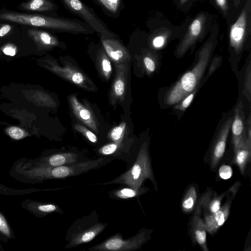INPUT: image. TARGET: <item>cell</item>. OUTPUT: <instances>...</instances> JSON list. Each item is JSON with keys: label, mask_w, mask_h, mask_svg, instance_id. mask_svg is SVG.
<instances>
[{"label": "cell", "mask_w": 251, "mask_h": 251, "mask_svg": "<svg viewBox=\"0 0 251 251\" xmlns=\"http://www.w3.org/2000/svg\"><path fill=\"white\" fill-rule=\"evenodd\" d=\"M217 31L211 32L209 38L199 51L197 62L169 89L164 101L168 105L176 104L196 89L208 67L217 41Z\"/></svg>", "instance_id": "6da1fadb"}, {"label": "cell", "mask_w": 251, "mask_h": 251, "mask_svg": "<svg viewBox=\"0 0 251 251\" xmlns=\"http://www.w3.org/2000/svg\"><path fill=\"white\" fill-rule=\"evenodd\" d=\"M146 179H149L156 186L148 145L145 142L140 147L136 158L129 168L114 179L100 184H119L138 190Z\"/></svg>", "instance_id": "7a4b0ae2"}, {"label": "cell", "mask_w": 251, "mask_h": 251, "mask_svg": "<svg viewBox=\"0 0 251 251\" xmlns=\"http://www.w3.org/2000/svg\"><path fill=\"white\" fill-rule=\"evenodd\" d=\"M99 219L97 211L93 210L89 215L75 220L67 230L65 249L75 248L94 240L108 226Z\"/></svg>", "instance_id": "3957f363"}, {"label": "cell", "mask_w": 251, "mask_h": 251, "mask_svg": "<svg viewBox=\"0 0 251 251\" xmlns=\"http://www.w3.org/2000/svg\"><path fill=\"white\" fill-rule=\"evenodd\" d=\"M152 230L143 228L134 235L124 239L118 232L103 241L90 247L89 251H133L139 250L150 239Z\"/></svg>", "instance_id": "277c9868"}, {"label": "cell", "mask_w": 251, "mask_h": 251, "mask_svg": "<svg viewBox=\"0 0 251 251\" xmlns=\"http://www.w3.org/2000/svg\"><path fill=\"white\" fill-rule=\"evenodd\" d=\"M65 7L72 13L80 17L100 36L115 37V34L110 30L103 22L92 9L80 0H61Z\"/></svg>", "instance_id": "5b68a950"}, {"label": "cell", "mask_w": 251, "mask_h": 251, "mask_svg": "<svg viewBox=\"0 0 251 251\" xmlns=\"http://www.w3.org/2000/svg\"><path fill=\"white\" fill-rule=\"evenodd\" d=\"M251 0H247L235 22L229 32L230 47L236 53H240L251 31Z\"/></svg>", "instance_id": "8992f818"}, {"label": "cell", "mask_w": 251, "mask_h": 251, "mask_svg": "<svg viewBox=\"0 0 251 251\" xmlns=\"http://www.w3.org/2000/svg\"><path fill=\"white\" fill-rule=\"evenodd\" d=\"M206 22L207 17L203 13H200L194 19L176 49L175 55L177 57L183 56L203 35Z\"/></svg>", "instance_id": "52a82bcc"}, {"label": "cell", "mask_w": 251, "mask_h": 251, "mask_svg": "<svg viewBox=\"0 0 251 251\" xmlns=\"http://www.w3.org/2000/svg\"><path fill=\"white\" fill-rule=\"evenodd\" d=\"M246 123L243 103L240 101L234 109L230 128L234 151L243 145L247 139Z\"/></svg>", "instance_id": "ba28073f"}, {"label": "cell", "mask_w": 251, "mask_h": 251, "mask_svg": "<svg viewBox=\"0 0 251 251\" xmlns=\"http://www.w3.org/2000/svg\"><path fill=\"white\" fill-rule=\"evenodd\" d=\"M232 121V117L227 119L221 126L217 134L211 151V167L212 169L217 167L224 154Z\"/></svg>", "instance_id": "9c48e42d"}, {"label": "cell", "mask_w": 251, "mask_h": 251, "mask_svg": "<svg viewBox=\"0 0 251 251\" xmlns=\"http://www.w3.org/2000/svg\"><path fill=\"white\" fill-rule=\"evenodd\" d=\"M100 39L105 53L113 61L118 63H127L130 58L129 52L116 36H100Z\"/></svg>", "instance_id": "30bf717a"}, {"label": "cell", "mask_w": 251, "mask_h": 251, "mask_svg": "<svg viewBox=\"0 0 251 251\" xmlns=\"http://www.w3.org/2000/svg\"><path fill=\"white\" fill-rule=\"evenodd\" d=\"M90 159L86 157L80 152L74 151H63L54 153L44 160L42 167H56L70 165Z\"/></svg>", "instance_id": "8fae6325"}, {"label": "cell", "mask_w": 251, "mask_h": 251, "mask_svg": "<svg viewBox=\"0 0 251 251\" xmlns=\"http://www.w3.org/2000/svg\"><path fill=\"white\" fill-rule=\"evenodd\" d=\"M26 33L39 50H49L62 44L56 36L41 28L29 27Z\"/></svg>", "instance_id": "7c38bea8"}, {"label": "cell", "mask_w": 251, "mask_h": 251, "mask_svg": "<svg viewBox=\"0 0 251 251\" xmlns=\"http://www.w3.org/2000/svg\"><path fill=\"white\" fill-rule=\"evenodd\" d=\"M231 201H226L216 212L205 214L204 223L207 232L215 233L227 219L230 213Z\"/></svg>", "instance_id": "4fadbf2b"}, {"label": "cell", "mask_w": 251, "mask_h": 251, "mask_svg": "<svg viewBox=\"0 0 251 251\" xmlns=\"http://www.w3.org/2000/svg\"><path fill=\"white\" fill-rule=\"evenodd\" d=\"M18 8L26 13L42 14L55 12L58 7L52 0H26L20 3Z\"/></svg>", "instance_id": "5bb4252c"}, {"label": "cell", "mask_w": 251, "mask_h": 251, "mask_svg": "<svg viewBox=\"0 0 251 251\" xmlns=\"http://www.w3.org/2000/svg\"><path fill=\"white\" fill-rule=\"evenodd\" d=\"M191 222V232L193 239L204 251H208L206 230L203 220L200 216L201 208L197 207Z\"/></svg>", "instance_id": "9a60e30c"}, {"label": "cell", "mask_w": 251, "mask_h": 251, "mask_svg": "<svg viewBox=\"0 0 251 251\" xmlns=\"http://www.w3.org/2000/svg\"><path fill=\"white\" fill-rule=\"evenodd\" d=\"M126 64L120 63L117 65V73L111 90V101L114 104L118 100H122L125 96L127 69Z\"/></svg>", "instance_id": "2e32d148"}, {"label": "cell", "mask_w": 251, "mask_h": 251, "mask_svg": "<svg viewBox=\"0 0 251 251\" xmlns=\"http://www.w3.org/2000/svg\"><path fill=\"white\" fill-rule=\"evenodd\" d=\"M49 65L47 68L59 76L65 78L75 84L84 87L87 79L85 76L81 72L71 67L66 66L61 67L52 63L48 60Z\"/></svg>", "instance_id": "e0dca14e"}, {"label": "cell", "mask_w": 251, "mask_h": 251, "mask_svg": "<svg viewBox=\"0 0 251 251\" xmlns=\"http://www.w3.org/2000/svg\"><path fill=\"white\" fill-rule=\"evenodd\" d=\"M69 101L74 113L77 118L94 131H97V123L91 111L80 103L74 95L69 97Z\"/></svg>", "instance_id": "ac0fdd59"}, {"label": "cell", "mask_w": 251, "mask_h": 251, "mask_svg": "<svg viewBox=\"0 0 251 251\" xmlns=\"http://www.w3.org/2000/svg\"><path fill=\"white\" fill-rule=\"evenodd\" d=\"M147 191L148 188L142 186L139 189L136 190L128 186L121 185V187L110 191L108 195L111 199L126 200L138 198Z\"/></svg>", "instance_id": "d6986e66"}, {"label": "cell", "mask_w": 251, "mask_h": 251, "mask_svg": "<svg viewBox=\"0 0 251 251\" xmlns=\"http://www.w3.org/2000/svg\"><path fill=\"white\" fill-rule=\"evenodd\" d=\"M225 195L226 193H224L220 196H212L210 192H207L199 200L198 206L202 207L206 212L205 214L215 213L220 208Z\"/></svg>", "instance_id": "ffe728a7"}, {"label": "cell", "mask_w": 251, "mask_h": 251, "mask_svg": "<svg viewBox=\"0 0 251 251\" xmlns=\"http://www.w3.org/2000/svg\"><path fill=\"white\" fill-rule=\"evenodd\" d=\"M233 162L238 167L241 173L244 175L246 165L249 161L251 154V140L246 139L241 147L234 151Z\"/></svg>", "instance_id": "44dd1931"}, {"label": "cell", "mask_w": 251, "mask_h": 251, "mask_svg": "<svg viewBox=\"0 0 251 251\" xmlns=\"http://www.w3.org/2000/svg\"><path fill=\"white\" fill-rule=\"evenodd\" d=\"M122 145L115 142L110 143L102 146L97 151L100 157H108L113 160L120 157V153L122 149Z\"/></svg>", "instance_id": "7402d4cb"}, {"label": "cell", "mask_w": 251, "mask_h": 251, "mask_svg": "<svg viewBox=\"0 0 251 251\" xmlns=\"http://www.w3.org/2000/svg\"><path fill=\"white\" fill-rule=\"evenodd\" d=\"M197 192L195 187L191 186L187 190L181 202V208L185 213L191 212L197 201Z\"/></svg>", "instance_id": "603a6c76"}, {"label": "cell", "mask_w": 251, "mask_h": 251, "mask_svg": "<svg viewBox=\"0 0 251 251\" xmlns=\"http://www.w3.org/2000/svg\"><path fill=\"white\" fill-rule=\"evenodd\" d=\"M104 11L112 16H116L120 12L122 0H95Z\"/></svg>", "instance_id": "cb8c5ba5"}, {"label": "cell", "mask_w": 251, "mask_h": 251, "mask_svg": "<svg viewBox=\"0 0 251 251\" xmlns=\"http://www.w3.org/2000/svg\"><path fill=\"white\" fill-rule=\"evenodd\" d=\"M99 59L101 71L106 78H108L111 74L112 67L110 60L102 49L99 51Z\"/></svg>", "instance_id": "d4e9b609"}, {"label": "cell", "mask_w": 251, "mask_h": 251, "mask_svg": "<svg viewBox=\"0 0 251 251\" xmlns=\"http://www.w3.org/2000/svg\"><path fill=\"white\" fill-rule=\"evenodd\" d=\"M125 127L126 124L124 122L121 123L119 126L115 127L109 134V139L114 142L122 144Z\"/></svg>", "instance_id": "484cf974"}, {"label": "cell", "mask_w": 251, "mask_h": 251, "mask_svg": "<svg viewBox=\"0 0 251 251\" xmlns=\"http://www.w3.org/2000/svg\"><path fill=\"white\" fill-rule=\"evenodd\" d=\"M143 63L147 72L153 73L157 67L156 58L151 53H148L143 58Z\"/></svg>", "instance_id": "4316f807"}, {"label": "cell", "mask_w": 251, "mask_h": 251, "mask_svg": "<svg viewBox=\"0 0 251 251\" xmlns=\"http://www.w3.org/2000/svg\"><path fill=\"white\" fill-rule=\"evenodd\" d=\"M251 64L250 63L246 70L245 75L243 94L248 100L249 102H251Z\"/></svg>", "instance_id": "83f0119b"}, {"label": "cell", "mask_w": 251, "mask_h": 251, "mask_svg": "<svg viewBox=\"0 0 251 251\" xmlns=\"http://www.w3.org/2000/svg\"><path fill=\"white\" fill-rule=\"evenodd\" d=\"M196 89L186 95L177 104H176L174 107L175 109L182 111H185L192 102L196 93Z\"/></svg>", "instance_id": "f1b7e54d"}, {"label": "cell", "mask_w": 251, "mask_h": 251, "mask_svg": "<svg viewBox=\"0 0 251 251\" xmlns=\"http://www.w3.org/2000/svg\"><path fill=\"white\" fill-rule=\"evenodd\" d=\"M75 128L78 131L81 132L91 142L96 143L98 142L97 136L83 126L76 124L75 125Z\"/></svg>", "instance_id": "f546056e"}, {"label": "cell", "mask_w": 251, "mask_h": 251, "mask_svg": "<svg viewBox=\"0 0 251 251\" xmlns=\"http://www.w3.org/2000/svg\"><path fill=\"white\" fill-rule=\"evenodd\" d=\"M7 132L12 138L15 140L21 139L26 135L25 130L17 126L10 127L7 129Z\"/></svg>", "instance_id": "4dcf8cb0"}, {"label": "cell", "mask_w": 251, "mask_h": 251, "mask_svg": "<svg viewBox=\"0 0 251 251\" xmlns=\"http://www.w3.org/2000/svg\"><path fill=\"white\" fill-rule=\"evenodd\" d=\"M12 23L0 22V38H4L14 31V26Z\"/></svg>", "instance_id": "1f68e13d"}, {"label": "cell", "mask_w": 251, "mask_h": 251, "mask_svg": "<svg viewBox=\"0 0 251 251\" xmlns=\"http://www.w3.org/2000/svg\"><path fill=\"white\" fill-rule=\"evenodd\" d=\"M167 41V36L160 34L154 37L151 41V45L153 48L159 49L165 45Z\"/></svg>", "instance_id": "d6a6232c"}, {"label": "cell", "mask_w": 251, "mask_h": 251, "mask_svg": "<svg viewBox=\"0 0 251 251\" xmlns=\"http://www.w3.org/2000/svg\"><path fill=\"white\" fill-rule=\"evenodd\" d=\"M220 177L223 179H228L232 175V170L229 165H223L221 166L219 170Z\"/></svg>", "instance_id": "836d02e7"}, {"label": "cell", "mask_w": 251, "mask_h": 251, "mask_svg": "<svg viewBox=\"0 0 251 251\" xmlns=\"http://www.w3.org/2000/svg\"><path fill=\"white\" fill-rule=\"evenodd\" d=\"M222 57L219 56H215L211 60L208 67L207 76H210L216 71L222 62Z\"/></svg>", "instance_id": "e575fe53"}, {"label": "cell", "mask_w": 251, "mask_h": 251, "mask_svg": "<svg viewBox=\"0 0 251 251\" xmlns=\"http://www.w3.org/2000/svg\"><path fill=\"white\" fill-rule=\"evenodd\" d=\"M0 231L3 234L7 236L10 235V232L9 227L3 217V216L0 214Z\"/></svg>", "instance_id": "d590c367"}, {"label": "cell", "mask_w": 251, "mask_h": 251, "mask_svg": "<svg viewBox=\"0 0 251 251\" xmlns=\"http://www.w3.org/2000/svg\"><path fill=\"white\" fill-rule=\"evenodd\" d=\"M216 4L224 13L225 16L227 15L229 6L227 0H215Z\"/></svg>", "instance_id": "8d00e7d4"}, {"label": "cell", "mask_w": 251, "mask_h": 251, "mask_svg": "<svg viewBox=\"0 0 251 251\" xmlns=\"http://www.w3.org/2000/svg\"><path fill=\"white\" fill-rule=\"evenodd\" d=\"M2 51L6 55L14 56L16 53V48L12 44H7L3 48Z\"/></svg>", "instance_id": "74e56055"}, {"label": "cell", "mask_w": 251, "mask_h": 251, "mask_svg": "<svg viewBox=\"0 0 251 251\" xmlns=\"http://www.w3.org/2000/svg\"><path fill=\"white\" fill-rule=\"evenodd\" d=\"M251 116H249V118L246 121V138L247 139L251 140Z\"/></svg>", "instance_id": "f35d334b"}, {"label": "cell", "mask_w": 251, "mask_h": 251, "mask_svg": "<svg viewBox=\"0 0 251 251\" xmlns=\"http://www.w3.org/2000/svg\"><path fill=\"white\" fill-rule=\"evenodd\" d=\"M241 0H234V3L236 7L240 4Z\"/></svg>", "instance_id": "ab89813d"}, {"label": "cell", "mask_w": 251, "mask_h": 251, "mask_svg": "<svg viewBox=\"0 0 251 251\" xmlns=\"http://www.w3.org/2000/svg\"><path fill=\"white\" fill-rule=\"evenodd\" d=\"M179 3L181 4H183L185 3L188 0H179Z\"/></svg>", "instance_id": "60d3db41"}, {"label": "cell", "mask_w": 251, "mask_h": 251, "mask_svg": "<svg viewBox=\"0 0 251 251\" xmlns=\"http://www.w3.org/2000/svg\"></svg>", "instance_id": "b9f144b4"}]
</instances>
